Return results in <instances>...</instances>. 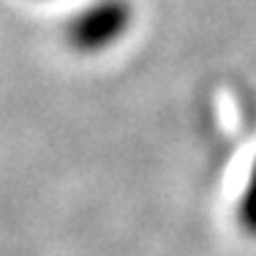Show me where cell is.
Here are the masks:
<instances>
[{"mask_svg":"<svg viewBox=\"0 0 256 256\" xmlns=\"http://www.w3.org/2000/svg\"><path fill=\"white\" fill-rule=\"evenodd\" d=\"M134 25V6L128 0H93L79 8L66 25V38L82 54L112 50Z\"/></svg>","mask_w":256,"mask_h":256,"instance_id":"1","label":"cell"}]
</instances>
